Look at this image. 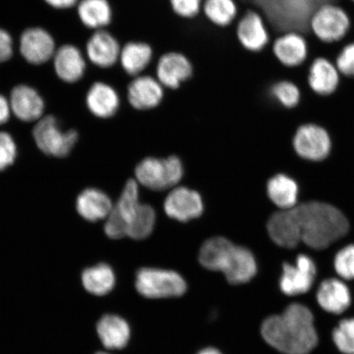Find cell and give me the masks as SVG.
<instances>
[{"label": "cell", "mask_w": 354, "mask_h": 354, "mask_svg": "<svg viewBox=\"0 0 354 354\" xmlns=\"http://www.w3.org/2000/svg\"><path fill=\"white\" fill-rule=\"evenodd\" d=\"M270 48L278 63L286 68H298L308 62V39L297 30H290L277 35L273 39Z\"/></svg>", "instance_id": "cell-9"}, {"label": "cell", "mask_w": 354, "mask_h": 354, "mask_svg": "<svg viewBox=\"0 0 354 354\" xmlns=\"http://www.w3.org/2000/svg\"><path fill=\"white\" fill-rule=\"evenodd\" d=\"M165 91L156 77L140 75L133 78L127 87V99L133 108L152 109L161 103Z\"/></svg>", "instance_id": "cell-17"}, {"label": "cell", "mask_w": 354, "mask_h": 354, "mask_svg": "<svg viewBox=\"0 0 354 354\" xmlns=\"http://www.w3.org/2000/svg\"><path fill=\"white\" fill-rule=\"evenodd\" d=\"M48 6L57 10H66L72 8L78 3L79 0H44Z\"/></svg>", "instance_id": "cell-43"}, {"label": "cell", "mask_w": 354, "mask_h": 354, "mask_svg": "<svg viewBox=\"0 0 354 354\" xmlns=\"http://www.w3.org/2000/svg\"><path fill=\"white\" fill-rule=\"evenodd\" d=\"M334 62L342 77L354 79V41L344 44Z\"/></svg>", "instance_id": "cell-37"}, {"label": "cell", "mask_w": 354, "mask_h": 354, "mask_svg": "<svg viewBox=\"0 0 354 354\" xmlns=\"http://www.w3.org/2000/svg\"><path fill=\"white\" fill-rule=\"evenodd\" d=\"M202 11L212 25L221 28L233 24L239 15L236 0H203Z\"/></svg>", "instance_id": "cell-31"}, {"label": "cell", "mask_w": 354, "mask_h": 354, "mask_svg": "<svg viewBox=\"0 0 354 354\" xmlns=\"http://www.w3.org/2000/svg\"><path fill=\"white\" fill-rule=\"evenodd\" d=\"M194 66L187 55L170 51L159 57L156 78L163 87L176 90L192 77Z\"/></svg>", "instance_id": "cell-12"}, {"label": "cell", "mask_w": 354, "mask_h": 354, "mask_svg": "<svg viewBox=\"0 0 354 354\" xmlns=\"http://www.w3.org/2000/svg\"><path fill=\"white\" fill-rule=\"evenodd\" d=\"M317 298L323 309L334 314L342 313L351 303L348 288L336 279L323 281L318 289Z\"/></svg>", "instance_id": "cell-26"}, {"label": "cell", "mask_w": 354, "mask_h": 354, "mask_svg": "<svg viewBox=\"0 0 354 354\" xmlns=\"http://www.w3.org/2000/svg\"><path fill=\"white\" fill-rule=\"evenodd\" d=\"M172 12L184 19L196 17L202 11L203 0H169Z\"/></svg>", "instance_id": "cell-39"}, {"label": "cell", "mask_w": 354, "mask_h": 354, "mask_svg": "<svg viewBox=\"0 0 354 354\" xmlns=\"http://www.w3.org/2000/svg\"><path fill=\"white\" fill-rule=\"evenodd\" d=\"M308 28L318 41L325 44H339L351 30V19L343 7L327 3L313 12Z\"/></svg>", "instance_id": "cell-4"}, {"label": "cell", "mask_w": 354, "mask_h": 354, "mask_svg": "<svg viewBox=\"0 0 354 354\" xmlns=\"http://www.w3.org/2000/svg\"><path fill=\"white\" fill-rule=\"evenodd\" d=\"M136 288L145 298L179 297L187 290V282L180 274L170 270L142 268L136 277Z\"/></svg>", "instance_id": "cell-5"}, {"label": "cell", "mask_w": 354, "mask_h": 354, "mask_svg": "<svg viewBox=\"0 0 354 354\" xmlns=\"http://www.w3.org/2000/svg\"><path fill=\"white\" fill-rule=\"evenodd\" d=\"M344 0H259L254 8L265 17L272 39L283 32L297 30L305 37L312 33L308 21L313 12L322 4L342 3Z\"/></svg>", "instance_id": "cell-3"}, {"label": "cell", "mask_w": 354, "mask_h": 354, "mask_svg": "<svg viewBox=\"0 0 354 354\" xmlns=\"http://www.w3.org/2000/svg\"><path fill=\"white\" fill-rule=\"evenodd\" d=\"M184 168L179 158L167 159L147 158L139 163L136 176L139 183L153 190H163L174 187L183 178Z\"/></svg>", "instance_id": "cell-7"}, {"label": "cell", "mask_w": 354, "mask_h": 354, "mask_svg": "<svg viewBox=\"0 0 354 354\" xmlns=\"http://www.w3.org/2000/svg\"><path fill=\"white\" fill-rule=\"evenodd\" d=\"M307 84L314 95L323 98L333 95L337 91L342 76L335 62L328 57L318 56L310 61Z\"/></svg>", "instance_id": "cell-10"}, {"label": "cell", "mask_w": 354, "mask_h": 354, "mask_svg": "<svg viewBox=\"0 0 354 354\" xmlns=\"http://www.w3.org/2000/svg\"><path fill=\"white\" fill-rule=\"evenodd\" d=\"M12 39L6 30L0 28V64L10 60L12 56Z\"/></svg>", "instance_id": "cell-41"}, {"label": "cell", "mask_w": 354, "mask_h": 354, "mask_svg": "<svg viewBox=\"0 0 354 354\" xmlns=\"http://www.w3.org/2000/svg\"><path fill=\"white\" fill-rule=\"evenodd\" d=\"M11 112L10 100L0 95V125L10 120Z\"/></svg>", "instance_id": "cell-42"}, {"label": "cell", "mask_w": 354, "mask_h": 354, "mask_svg": "<svg viewBox=\"0 0 354 354\" xmlns=\"http://www.w3.org/2000/svg\"><path fill=\"white\" fill-rule=\"evenodd\" d=\"M268 231L270 237L279 246L293 249L301 241V236L293 209L276 212L269 219Z\"/></svg>", "instance_id": "cell-19"}, {"label": "cell", "mask_w": 354, "mask_h": 354, "mask_svg": "<svg viewBox=\"0 0 354 354\" xmlns=\"http://www.w3.org/2000/svg\"><path fill=\"white\" fill-rule=\"evenodd\" d=\"M234 245L223 237H214L203 243L198 254L199 263L210 271L223 272Z\"/></svg>", "instance_id": "cell-27"}, {"label": "cell", "mask_w": 354, "mask_h": 354, "mask_svg": "<svg viewBox=\"0 0 354 354\" xmlns=\"http://www.w3.org/2000/svg\"><path fill=\"white\" fill-rule=\"evenodd\" d=\"M82 283L85 289L95 295H105L113 289L116 277L108 264L100 263L87 268L82 273Z\"/></svg>", "instance_id": "cell-30"}, {"label": "cell", "mask_w": 354, "mask_h": 354, "mask_svg": "<svg viewBox=\"0 0 354 354\" xmlns=\"http://www.w3.org/2000/svg\"><path fill=\"white\" fill-rule=\"evenodd\" d=\"M156 223V214L148 205H140L128 225L127 236L134 240H143L149 236Z\"/></svg>", "instance_id": "cell-33"}, {"label": "cell", "mask_w": 354, "mask_h": 354, "mask_svg": "<svg viewBox=\"0 0 354 354\" xmlns=\"http://www.w3.org/2000/svg\"><path fill=\"white\" fill-rule=\"evenodd\" d=\"M17 153V145L11 135L7 132H0V171L15 163Z\"/></svg>", "instance_id": "cell-38"}, {"label": "cell", "mask_w": 354, "mask_h": 354, "mask_svg": "<svg viewBox=\"0 0 354 354\" xmlns=\"http://www.w3.org/2000/svg\"><path fill=\"white\" fill-rule=\"evenodd\" d=\"M77 13L84 26L95 32L104 30L113 21V8L109 0H82Z\"/></svg>", "instance_id": "cell-28"}, {"label": "cell", "mask_w": 354, "mask_h": 354, "mask_svg": "<svg viewBox=\"0 0 354 354\" xmlns=\"http://www.w3.org/2000/svg\"><path fill=\"white\" fill-rule=\"evenodd\" d=\"M97 332L104 346L109 349L125 348L131 338V328L125 319L116 315H105L97 325Z\"/></svg>", "instance_id": "cell-25"}, {"label": "cell", "mask_w": 354, "mask_h": 354, "mask_svg": "<svg viewBox=\"0 0 354 354\" xmlns=\"http://www.w3.org/2000/svg\"><path fill=\"white\" fill-rule=\"evenodd\" d=\"M334 342L344 354H354V319L339 322L333 332Z\"/></svg>", "instance_id": "cell-35"}, {"label": "cell", "mask_w": 354, "mask_h": 354, "mask_svg": "<svg viewBox=\"0 0 354 354\" xmlns=\"http://www.w3.org/2000/svg\"><path fill=\"white\" fill-rule=\"evenodd\" d=\"M86 105L95 117L109 118L118 112L120 106V98L118 92L107 83L93 84L86 95Z\"/></svg>", "instance_id": "cell-21"}, {"label": "cell", "mask_w": 354, "mask_h": 354, "mask_svg": "<svg viewBox=\"0 0 354 354\" xmlns=\"http://www.w3.org/2000/svg\"><path fill=\"white\" fill-rule=\"evenodd\" d=\"M351 1L354 3V0H351Z\"/></svg>", "instance_id": "cell-46"}, {"label": "cell", "mask_w": 354, "mask_h": 354, "mask_svg": "<svg viewBox=\"0 0 354 354\" xmlns=\"http://www.w3.org/2000/svg\"><path fill=\"white\" fill-rule=\"evenodd\" d=\"M223 273L229 283L234 285L249 282L257 273V263L251 252L234 245Z\"/></svg>", "instance_id": "cell-24"}, {"label": "cell", "mask_w": 354, "mask_h": 354, "mask_svg": "<svg viewBox=\"0 0 354 354\" xmlns=\"http://www.w3.org/2000/svg\"><path fill=\"white\" fill-rule=\"evenodd\" d=\"M316 277V266L307 255H299L296 265L285 263L280 282L281 290L286 295L306 293Z\"/></svg>", "instance_id": "cell-13"}, {"label": "cell", "mask_w": 354, "mask_h": 354, "mask_svg": "<svg viewBox=\"0 0 354 354\" xmlns=\"http://www.w3.org/2000/svg\"><path fill=\"white\" fill-rule=\"evenodd\" d=\"M298 193V185L290 176L279 174L268 181V196L281 210L291 209L296 206Z\"/></svg>", "instance_id": "cell-29"}, {"label": "cell", "mask_w": 354, "mask_h": 354, "mask_svg": "<svg viewBox=\"0 0 354 354\" xmlns=\"http://www.w3.org/2000/svg\"><path fill=\"white\" fill-rule=\"evenodd\" d=\"M165 209L169 218L185 223L202 215L203 203L201 196L194 190L180 187L168 194Z\"/></svg>", "instance_id": "cell-16"}, {"label": "cell", "mask_w": 354, "mask_h": 354, "mask_svg": "<svg viewBox=\"0 0 354 354\" xmlns=\"http://www.w3.org/2000/svg\"><path fill=\"white\" fill-rule=\"evenodd\" d=\"M140 205L138 185L134 180H129L123 189L117 205L114 206L115 209L126 221L127 229L128 225H129L137 209H139Z\"/></svg>", "instance_id": "cell-34"}, {"label": "cell", "mask_w": 354, "mask_h": 354, "mask_svg": "<svg viewBox=\"0 0 354 354\" xmlns=\"http://www.w3.org/2000/svg\"><path fill=\"white\" fill-rule=\"evenodd\" d=\"M293 145L296 153L301 158L313 162L325 159L328 156L331 148L328 133L314 124H306L299 127Z\"/></svg>", "instance_id": "cell-11"}, {"label": "cell", "mask_w": 354, "mask_h": 354, "mask_svg": "<svg viewBox=\"0 0 354 354\" xmlns=\"http://www.w3.org/2000/svg\"><path fill=\"white\" fill-rule=\"evenodd\" d=\"M104 232L111 239L118 240L124 236H127V224L118 212L113 207L107 216V221L104 225Z\"/></svg>", "instance_id": "cell-40"}, {"label": "cell", "mask_w": 354, "mask_h": 354, "mask_svg": "<svg viewBox=\"0 0 354 354\" xmlns=\"http://www.w3.org/2000/svg\"><path fill=\"white\" fill-rule=\"evenodd\" d=\"M236 37L243 50L259 54L271 46V32L265 17L254 8H247L236 26Z\"/></svg>", "instance_id": "cell-8"}, {"label": "cell", "mask_w": 354, "mask_h": 354, "mask_svg": "<svg viewBox=\"0 0 354 354\" xmlns=\"http://www.w3.org/2000/svg\"><path fill=\"white\" fill-rule=\"evenodd\" d=\"M336 272L345 280H354V245L344 247L335 256Z\"/></svg>", "instance_id": "cell-36"}, {"label": "cell", "mask_w": 354, "mask_h": 354, "mask_svg": "<svg viewBox=\"0 0 354 354\" xmlns=\"http://www.w3.org/2000/svg\"><path fill=\"white\" fill-rule=\"evenodd\" d=\"M10 103L12 112L21 121H37L44 113V102L42 97L29 86L19 85L13 88Z\"/></svg>", "instance_id": "cell-18"}, {"label": "cell", "mask_w": 354, "mask_h": 354, "mask_svg": "<svg viewBox=\"0 0 354 354\" xmlns=\"http://www.w3.org/2000/svg\"><path fill=\"white\" fill-rule=\"evenodd\" d=\"M301 241L314 250H324L347 234L343 212L329 203L312 201L294 207Z\"/></svg>", "instance_id": "cell-2"}, {"label": "cell", "mask_w": 354, "mask_h": 354, "mask_svg": "<svg viewBox=\"0 0 354 354\" xmlns=\"http://www.w3.org/2000/svg\"><path fill=\"white\" fill-rule=\"evenodd\" d=\"M261 331L266 342L285 354H308L318 342L313 313L299 304L290 305L281 315L268 317Z\"/></svg>", "instance_id": "cell-1"}, {"label": "cell", "mask_w": 354, "mask_h": 354, "mask_svg": "<svg viewBox=\"0 0 354 354\" xmlns=\"http://www.w3.org/2000/svg\"><path fill=\"white\" fill-rule=\"evenodd\" d=\"M198 354H221V353L214 348H207L203 349V351L199 352Z\"/></svg>", "instance_id": "cell-44"}, {"label": "cell", "mask_w": 354, "mask_h": 354, "mask_svg": "<svg viewBox=\"0 0 354 354\" xmlns=\"http://www.w3.org/2000/svg\"><path fill=\"white\" fill-rule=\"evenodd\" d=\"M153 59V50L150 44L143 41H129L122 47L118 63L128 76L136 77L143 74Z\"/></svg>", "instance_id": "cell-22"}, {"label": "cell", "mask_w": 354, "mask_h": 354, "mask_svg": "<svg viewBox=\"0 0 354 354\" xmlns=\"http://www.w3.org/2000/svg\"><path fill=\"white\" fill-rule=\"evenodd\" d=\"M268 94L273 102L286 109H294L302 101V91L293 81L281 79L268 87Z\"/></svg>", "instance_id": "cell-32"}, {"label": "cell", "mask_w": 354, "mask_h": 354, "mask_svg": "<svg viewBox=\"0 0 354 354\" xmlns=\"http://www.w3.org/2000/svg\"><path fill=\"white\" fill-rule=\"evenodd\" d=\"M53 59L57 76L64 82H77L85 75V57L82 51L73 44H64L57 48Z\"/></svg>", "instance_id": "cell-20"}, {"label": "cell", "mask_w": 354, "mask_h": 354, "mask_svg": "<svg viewBox=\"0 0 354 354\" xmlns=\"http://www.w3.org/2000/svg\"><path fill=\"white\" fill-rule=\"evenodd\" d=\"M77 211L84 219L95 223L107 218L113 209L112 202L104 192L90 188L79 194L76 202Z\"/></svg>", "instance_id": "cell-23"}, {"label": "cell", "mask_w": 354, "mask_h": 354, "mask_svg": "<svg viewBox=\"0 0 354 354\" xmlns=\"http://www.w3.org/2000/svg\"><path fill=\"white\" fill-rule=\"evenodd\" d=\"M96 354H108V353H96Z\"/></svg>", "instance_id": "cell-45"}, {"label": "cell", "mask_w": 354, "mask_h": 354, "mask_svg": "<svg viewBox=\"0 0 354 354\" xmlns=\"http://www.w3.org/2000/svg\"><path fill=\"white\" fill-rule=\"evenodd\" d=\"M33 136L37 147L44 153L56 158H64L72 152L78 140L75 130L64 131L54 116L39 119L33 129Z\"/></svg>", "instance_id": "cell-6"}, {"label": "cell", "mask_w": 354, "mask_h": 354, "mask_svg": "<svg viewBox=\"0 0 354 354\" xmlns=\"http://www.w3.org/2000/svg\"><path fill=\"white\" fill-rule=\"evenodd\" d=\"M20 52L29 64L41 65L50 61L56 52L52 35L41 28H32L21 35Z\"/></svg>", "instance_id": "cell-14"}, {"label": "cell", "mask_w": 354, "mask_h": 354, "mask_svg": "<svg viewBox=\"0 0 354 354\" xmlns=\"http://www.w3.org/2000/svg\"><path fill=\"white\" fill-rule=\"evenodd\" d=\"M122 46L108 30H95L86 43L88 61L100 68H110L119 62Z\"/></svg>", "instance_id": "cell-15"}]
</instances>
